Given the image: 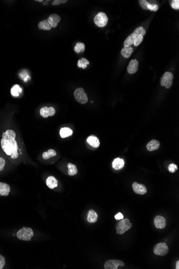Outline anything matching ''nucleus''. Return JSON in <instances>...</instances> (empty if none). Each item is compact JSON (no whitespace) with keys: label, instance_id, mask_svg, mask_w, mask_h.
<instances>
[{"label":"nucleus","instance_id":"4be33fe9","mask_svg":"<svg viewBox=\"0 0 179 269\" xmlns=\"http://www.w3.org/2000/svg\"><path fill=\"white\" fill-rule=\"evenodd\" d=\"M22 92V89L18 85H15L11 89V94L14 97H18Z\"/></svg>","mask_w":179,"mask_h":269},{"label":"nucleus","instance_id":"c756f323","mask_svg":"<svg viewBox=\"0 0 179 269\" xmlns=\"http://www.w3.org/2000/svg\"><path fill=\"white\" fill-rule=\"evenodd\" d=\"M159 7L157 5H154V4H149L147 5V10L152 11H157L158 10Z\"/></svg>","mask_w":179,"mask_h":269},{"label":"nucleus","instance_id":"4468645a","mask_svg":"<svg viewBox=\"0 0 179 269\" xmlns=\"http://www.w3.org/2000/svg\"><path fill=\"white\" fill-rule=\"evenodd\" d=\"M47 20L52 28H56L61 20V17L57 14H52L50 15Z\"/></svg>","mask_w":179,"mask_h":269},{"label":"nucleus","instance_id":"f8f14e48","mask_svg":"<svg viewBox=\"0 0 179 269\" xmlns=\"http://www.w3.org/2000/svg\"><path fill=\"white\" fill-rule=\"evenodd\" d=\"M154 224L155 226L158 229H163L166 227V221L164 217L158 215L154 218Z\"/></svg>","mask_w":179,"mask_h":269},{"label":"nucleus","instance_id":"39448f33","mask_svg":"<svg viewBox=\"0 0 179 269\" xmlns=\"http://www.w3.org/2000/svg\"><path fill=\"white\" fill-rule=\"evenodd\" d=\"M108 19L107 15L103 12L98 13L94 18L95 24L100 28H103L107 25Z\"/></svg>","mask_w":179,"mask_h":269},{"label":"nucleus","instance_id":"dca6fc26","mask_svg":"<svg viewBox=\"0 0 179 269\" xmlns=\"http://www.w3.org/2000/svg\"><path fill=\"white\" fill-rule=\"evenodd\" d=\"M124 165V159L117 157L114 159L112 163V167L115 170H120L123 168Z\"/></svg>","mask_w":179,"mask_h":269},{"label":"nucleus","instance_id":"9b49d317","mask_svg":"<svg viewBox=\"0 0 179 269\" xmlns=\"http://www.w3.org/2000/svg\"><path fill=\"white\" fill-rule=\"evenodd\" d=\"M132 189L134 192L138 194L143 195L147 192V189L144 185L138 184L137 182H134L132 184Z\"/></svg>","mask_w":179,"mask_h":269},{"label":"nucleus","instance_id":"412c9836","mask_svg":"<svg viewBox=\"0 0 179 269\" xmlns=\"http://www.w3.org/2000/svg\"><path fill=\"white\" fill-rule=\"evenodd\" d=\"M73 132L72 130L69 127H63L61 128L60 131V134L61 137L62 138L68 137L72 135Z\"/></svg>","mask_w":179,"mask_h":269},{"label":"nucleus","instance_id":"b1692460","mask_svg":"<svg viewBox=\"0 0 179 269\" xmlns=\"http://www.w3.org/2000/svg\"><path fill=\"white\" fill-rule=\"evenodd\" d=\"M38 28L41 30H50L52 27L48 22L47 20H45L38 23Z\"/></svg>","mask_w":179,"mask_h":269},{"label":"nucleus","instance_id":"f257e3e1","mask_svg":"<svg viewBox=\"0 0 179 269\" xmlns=\"http://www.w3.org/2000/svg\"><path fill=\"white\" fill-rule=\"evenodd\" d=\"M15 138V131L8 130L3 133L2 139L1 140V145L3 151L13 159H16L18 157V147Z\"/></svg>","mask_w":179,"mask_h":269},{"label":"nucleus","instance_id":"ddd939ff","mask_svg":"<svg viewBox=\"0 0 179 269\" xmlns=\"http://www.w3.org/2000/svg\"><path fill=\"white\" fill-rule=\"evenodd\" d=\"M138 69V61L136 59L131 60L127 67L128 72L130 74H133L137 72Z\"/></svg>","mask_w":179,"mask_h":269},{"label":"nucleus","instance_id":"7c9ffc66","mask_svg":"<svg viewBox=\"0 0 179 269\" xmlns=\"http://www.w3.org/2000/svg\"><path fill=\"white\" fill-rule=\"evenodd\" d=\"M140 6L144 10H147V5L149 4L146 0H140L139 1Z\"/></svg>","mask_w":179,"mask_h":269},{"label":"nucleus","instance_id":"72a5a7b5","mask_svg":"<svg viewBox=\"0 0 179 269\" xmlns=\"http://www.w3.org/2000/svg\"><path fill=\"white\" fill-rule=\"evenodd\" d=\"M5 264V259L4 257L0 255V269H2Z\"/></svg>","mask_w":179,"mask_h":269},{"label":"nucleus","instance_id":"c85d7f7f","mask_svg":"<svg viewBox=\"0 0 179 269\" xmlns=\"http://www.w3.org/2000/svg\"><path fill=\"white\" fill-rule=\"evenodd\" d=\"M143 37H144V36L142 35H139L137 36L135 40L134 43L135 46H138V45L141 44V43L143 42Z\"/></svg>","mask_w":179,"mask_h":269},{"label":"nucleus","instance_id":"9d476101","mask_svg":"<svg viewBox=\"0 0 179 269\" xmlns=\"http://www.w3.org/2000/svg\"><path fill=\"white\" fill-rule=\"evenodd\" d=\"M55 110L53 107H43L41 109L40 111V114L42 117L48 118L49 116H53L55 115Z\"/></svg>","mask_w":179,"mask_h":269},{"label":"nucleus","instance_id":"473e14b6","mask_svg":"<svg viewBox=\"0 0 179 269\" xmlns=\"http://www.w3.org/2000/svg\"><path fill=\"white\" fill-rule=\"evenodd\" d=\"M177 165L173 164V163L171 164L168 167V170L170 172L174 173V172H175L177 171Z\"/></svg>","mask_w":179,"mask_h":269},{"label":"nucleus","instance_id":"5701e85b","mask_svg":"<svg viewBox=\"0 0 179 269\" xmlns=\"http://www.w3.org/2000/svg\"><path fill=\"white\" fill-rule=\"evenodd\" d=\"M133 48H132L131 46L129 47H124V48L122 49L121 51V55L123 57L126 58H128L130 57V55H132V53L133 52Z\"/></svg>","mask_w":179,"mask_h":269},{"label":"nucleus","instance_id":"a878e982","mask_svg":"<svg viewBox=\"0 0 179 269\" xmlns=\"http://www.w3.org/2000/svg\"><path fill=\"white\" fill-rule=\"evenodd\" d=\"M67 167L68 168V174L70 176H74L77 174L78 170L77 167L75 165H73L71 163H69L68 164Z\"/></svg>","mask_w":179,"mask_h":269},{"label":"nucleus","instance_id":"2eb2a0df","mask_svg":"<svg viewBox=\"0 0 179 269\" xmlns=\"http://www.w3.org/2000/svg\"><path fill=\"white\" fill-rule=\"evenodd\" d=\"M10 191V187L9 185L0 182V196H7Z\"/></svg>","mask_w":179,"mask_h":269},{"label":"nucleus","instance_id":"6e6552de","mask_svg":"<svg viewBox=\"0 0 179 269\" xmlns=\"http://www.w3.org/2000/svg\"><path fill=\"white\" fill-rule=\"evenodd\" d=\"M168 247L165 243L162 242L156 244L153 248L154 254L164 256L168 252Z\"/></svg>","mask_w":179,"mask_h":269},{"label":"nucleus","instance_id":"cd10ccee","mask_svg":"<svg viewBox=\"0 0 179 269\" xmlns=\"http://www.w3.org/2000/svg\"><path fill=\"white\" fill-rule=\"evenodd\" d=\"M85 45L82 42H77L76 45L74 48L75 52L77 53H80V52H83L85 51Z\"/></svg>","mask_w":179,"mask_h":269},{"label":"nucleus","instance_id":"0eeeda50","mask_svg":"<svg viewBox=\"0 0 179 269\" xmlns=\"http://www.w3.org/2000/svg\"><path fill=\"white\" fill-rule=\"evenodd\" d=\"M75 99L80 104H86L88 101L87 95L85 92L84 90L82 88H78L74 92Z\"/></svg>","mask_w":179,"mask_h":269},{"label":"nucleus","instance_id":"4c0bfd02","mask_svg":"<svg viewBox=\"0 0 179 269\" xmlns=\"http://www.w3.org/2000/svg\"><path fill=\"white\" fill-rule=\"evenodd\" d=\"M175 269H179V261H177L176 263V268Z\"/></svg>","mask_w":179,"mask_h":269},{"label":"nucleus","instance_id":"f03ea898","mask_svg":"<svg viewBox=\"0 0 179 269\" xmlns=\"http://www.w3.org/2000/svg\"><path fill=\"white\" fill-rule=\"evenodd\" d=\"M145 34H146V31L143 27L140 26V27L136 28L134 30L133 33L130 34L127 37L126 40H124V42L123 43L124 47H129L131 45H134L135 40L138 36L142 35L144 36Z\"/></svg>","mask_w":179,"mask_h":269},{"label":"nucleus","instance_id":"20e7f679","mask_svg":"<svg viewBox=\"0 0 179 269\" xmlns=\"http://www.w3.org/2000/svg\"><path fill=\"white\" fill-rule=\"evenodd\" d=\"M120 220L121 221L118 222L116 225V230L117 234L122 235L130 229L132 224L130 222V220L128 219H123Z\"/></svg>","mask_w":179,"mask_h":269},{"label":"nucleus","instance_id":"f3484780","mask_svg":"<svg viewBox=\"0 0 179 269\" xmlns=\"http://www.w3.org/2000/svg\"><path fill=\"white\" fill-rule=\"evenodd\" d=\"M160 146V142L156 140H152L150 141L147 145V150L150 152L158 150Z\"/></svg>","mask_w":179,"mask_h":269},{"label":"nucleus","instance_id":"bb28decb","mask_svg":"<svg viewBox=\"0 0 179 269\" xmlns=\"http://www.w3.org/2000/svg\"><path fill=\"white\" fill-rule=\"evenodd\" d=\"M90 62L85 58H82V59L78 60L77 63L78 67L80 68H82L83 69H85L87 67V65H89Z\"/></svg>","mask_w":179,"mask_h":269},{"label":"nucleus","instance_id":"7ed1b4c3","mask_svg":"<svg viewBox=\"0 0 179 269\" xmlns=\"http://www.w3.org/2000/svg\"><path fill=\"white\" fill-rule=\"evenodd\" d=\"M33 235L34 233L31 228L24 227L17 232V237L20 240L29 241H31Z\"/></svg>","mask_w":179,"mask_h":269},{"label":"nucleus","instance_id":"f704fd0d","mask_svg":"<svg viewBox=\"0 0 179 269\" xmlns=\"http://www.w3.org/2000/svg\"><path fill=\"white\" fill-rule=\"evenodd\" d=\"M67 2V0H55L53 2L52 5H58L61 3H65Z\"/></svg>","mask_w":179,"mask_h":269},{"label":"nucleus","instance_id":"e433bc0d","mask_svg":"<svg viewBox=\"0 0 179 269\" xmlns=\"http://www.w3.org/2000/svg\"><path fill=\"white\" fill-rule=\"evenodd\" d=\"M123 218H124L123 215L121 212H119L117 214H116L115 215V219L117 220H120L123 219Z\"/></svg>","mask_w":179,"mask_h":269},{"label":"nucleus","instance_id":"a211bd4d","mask_svg":"<svg viewBox=\"0 0 179 269\" xmlns=\"http://www.w3.org/2000/svg\"><path fill=\"white\" fill-rule=\"evenodd\" d=\"M86 141L91 146L94 148H98L100 146L99 140L94 135H91L87 138Z\"/></svg>","mask_w":179,"mask_h":269},{"label":"nucleus","instance_id":"6ab92c4d","mask_svg":"<svg viewBox=\"0 0 179 269\" xmlns=\"http://www.w3.org/2000/svg\"><path fill=\"white\" fill-rule=\"evenodd\" d=\"M46 185L50 189H53L57 187L58 181L55 177L53 176H50L46 179Z\"/></svg>","mask_w":179,"mask_h":269},{"label":"nucleus","instance_id":"423d86ee","mask_svg":"<svg viewBox=\"0 0 179 269\" xmlns=\"http://www.w3.org/2000/svg\"><path fill=\"white\" fill-rule=\"evenodd\" d=\"M173 77L174 76L172 73L169 72L165 73L160 80L161 85L165 87L167 89H169L172 87Z\"/></svg>","mask_w":179,"mask_h":269},{"label":"nucleus","instance_id":"1a4fd4ad","mask_svg":"<svg viewBox=\"0 0 179 269\" xmlns=\"http://www.w3.org/2000/svg\"><path fill=\"white\" fill-rule=\"evenodd\" d=\"M123 262L117 259H111L105 263L104 267L105 269H117L119 266L124 267Z\"/></svg>","mask_w":179,"mask_h":269},{"label":"nucleus","instance_id":"aec40b11","mask_svg":"<svg viewBox=\"0 0 179 269\" xmlns=\"http://www.w3.org/2000/svg\"><path fill=\"white\" fill-rule=\"evenodd\" d=\"M98 214L93 209H90L87 214V220L90 223H95L97 222Z\"/></svg>","mask_w":179,"mask_h":269},{"label":"nucleus","instance_id":"58836bf2","mask_svg":"<svg viewBox=\"0 0 179 269\" xmlns=\"http://www.w3.org/2000/svg\"><path fill=\"white\" fill-rule=\"evenodd\" d=\"M38 1V2H42V1Z\"/></svg>","mask_w":179,"mask_h":269},{"label":"nucleus","instance_id":"2f4dec72","mask_svg":"<svg viewBox=\"0 0 179 269\" xmlns=\"http://www.w3.org/2000/svg\"><path fill=\"white\" fill-rule=\"evenodd\" d=\"M171 7L175 10H179V0H173L171 3Z\"/></svg>","mask_w":179,"mask_h":269},{"label":"nucleus","instance_id":"393cba45","mask_svg":"<svg viewBox=\"0 0 179 269\" xmlns=\"http://www.w3.org/2000/svg\"><path fill=\"white\" fill-rule=\"evenodd\" d=\"M56 152L55 150L52 149H50L48 150L47 152H45L43 153L42 154V157L43 159H48L51 158V157H54L56 155Z\"/></svg>","mask_w":179,"mask_h":269},{"label":"nucleus","instance_id":"c9c22d12","mask_svg":"<svg viewBox=\"0 0 179 269\" xmlns=\"http://www.w3.org/2000/svg\"><path fill=\"white\" fill-rule=\"evenodd\" d=\"M5 161L2 157H0V172L2 171L5 166Z\"/></svg>","mask_w":179,"mask_h":269}]
</instances>
